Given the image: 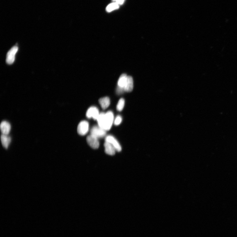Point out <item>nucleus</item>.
Instances as JSON below:
<instances>
[{
  "label": "nucleus",
  "instance_id": "obj_1",
  "mask_svg": "<svg viewBox=\"0 0 237 237\" xmlns=\"http://www.w3.org/2000/svg\"><path fill=\"white\" fill-rule=\"evenodd\" d=\"M98 125L106 131H108L111 128L114 121L113 112L109 111L106 113L102 112L97 118Z\"/></svg>",
  "mask_w": 237,
  "mask_h": 237
},
{
  "label": "nucleus",
  "instance_id": "obj_2",
  "mask_svg": "<svg viewBox=\"0 0 237 237\" xmlns=\"http://www.w3.org/2000/svg\"><path fill=\"white\" fill-rule=\"evenodd\" d=\"M106 134V131L99 126H94L91 130V135L96 137L98 139L104 137Z\"/></svg>",
  "mask_w": 237,
  "mask_h": 237
},
{
  "label": "nucleus",
  "instance_id": "obj_3",
  "mask_svg": "<svg viewBox=\"0 0 237 237\" xmlns=\"http://www.w3.org/2000/svg\"><path fill=\"white\" fill-rule=\"evenodd\" d=\"M18 50L17 46H14L11 48L8 52L6 56V62L8 64H12L14 62L15 55Z\"/></svg>",
  "mask_w": 237,
  "mask_h": 237
},
{
  "label": "nucleus",
  "instance_id": "obj_4",
  "mask_svg": "<svg viewBox=\"0 0 237 237\" xmlns=\"http://www.w3.org/2000/svg\"><path fill=\"white\" fill-rule=\"evenodd\" d=\"M89 127V123L87 121H83L80 122L77 129L78 134L81 135H85L88 131Z\"/></svg>",
  "mask_w": 237,
  "mask_h": 237
},
{
  "label": "nucleus",
  "instance_id": "obj_5",
  "mask_svg": "<svg viewBox=\"0 0 237 237\" xmlns=\"http://www.w3.org/2000/svg\"><path fill=\"white\" fill-rule=\"evenodd\" d=\"M100 114L99 110L96 107L92 106L87 110L86 116L88 118H92L94 120H97Z\"/></svg>",
  "mask_w": 237,
  "mask_h": 237
},
{
  "label": "nucleus",
  "instance_id": "obj_6",
  "mask_svg": "<svg viewBox=\"0 0 237 237\" xmlns=\"http://www.w3.org/2000/svg\"><path fill=\"white\" fill-rule=\"evenodd\" d=\"M87 142L89 146L94 149H97L98 148L100 143L98 139L92 135L88 136L87 137Z\"/></svg>",
  "mask_w": 237,
  "mask_h": 237
},
{
  "label": "nucleus",
  "instance_id": "obj_7",
  "mask_svg": "<svg viewBox=\"0 0 237 237\" xmlns=\"http://www.w3.org/2000/svg\"><path fill=\"white\" fill-rule=\"evenodd\" d=\"M105 142H108L111 144L116 149V151L120 152L122 150V148L120 145L117 140L112 135H108L106 137Z\"/></svg>",
  "mask_w": 237,
  "mask_h": 237
},
{
  "label": "nucleus",
  "instance_id": "obj_8",
  "mask_svg": "<svg viewBox=\"0 0 237 237\" xmlns=\"http://www.w3.org/2000/svg\"><path fill=\"white\" fill-rule=\"evenodd\" d=\"M1 130L3 135H8L10 132L11 129V125L9 122L4 121L2 122L1 126Z\"/></svg>",
  "mask_w": 237,
  "mask_h": 237
},
{
  "label": "nucleus",
  "instance_id": "obj_9",
  "mask_svg": "<svg viewBox=\"0 0 237 237\" xmlns=\"http://www.w3.org/2000/svg\"><path fill=\"white\" fill-rule=\"evenodd\" d=\"M104 145L105 151L106 154L110 155H113L115 154L116 151V149L111 144L105 142Z\"/></svg>",
  "mask_w": 237,
  "mask_h": 237
},
{
  "label": "nucleus",
  "instance_id": "obj_10",
  "mask_svg": "<svg viewBox=\"0 0 237 237\" xmlns=\"http://www.w3.org/2000/svg\"><path fill=\"white\" fill-rule=\"evenodd\" d=\"M133 79L131 76H128L127 82L124 87V90L126 92H130L133 89Z\"/></svg>",
  "mask_w": 237,
  "mask_h": 237
},
{
  "label": "nucleus",
  "instance_id": "obj_11",
  "mask_svg": "<svg viewBox=\"0 0 237 237\" xmlns=\"http://www.w3.org/2000/svg\"><path fill=\"white\" fill-rule=\"evenodd\" d=\"M98 101L103 109L105 110L108 108L110 105V100L108 97L101 98L99 99Z\"/></svg>",
  "mask_w": 237,
  "mask_h": 237
},
{
  "label": "nucleus",
  "instance_id": "obj_12",
  "mask_svg": "<svg viewBox=\"0 0 237 237\" xmlns=\"http://www.w3.org/2000/svg\"><path fill=\"white\" fill-rule=\"evenodd\" d=\"M127 78L128 75H127L125 74L122 75L118 79V86L124 89L126 82H127Z\"/></svg>",
  "mask_w": 237,
  "mask_h": 237
},
{
  "label": "nucleus",
  "instance_id": "obj_13",
  "mask_svg": "<svg viewBox=\"0 0 237 237\" xmlns=\"http://www.w3.org/2000/svg\"><path fill=\"white\" fill-rule=\"evenodd\" d=\"M1 140L2 146L7 149L11 142L10 137L8 135L2 134L1 136Z\"/></svg>",
  "mask_w": 237,
  "mask_h": 237
},
{
  "label": "nucleus",
  "instance_id": "obj_14",
  "mask_svg": "<svg viewBox=\"0 0 237 237\" xmlns=\"http://www.w3.org/2000/svg\"><path fill=\"white\" fill-rule=\"evenodd\" d=\"M120 5L115 2L110 4L106 7V11L107 12L110 13L112 11L117 10L119 8Z\"/></svg>",
  "mask_w": 237,
  "mask_h": 237
},
{
  "label": "nucleus",
  "instance_id": "obj_15",
  "mask_svg": "<svg viewBox=\"0 0 237 237\" xmlns=\"http://www.w3.org/2000/svg\"><path fill=\"white\" fill-rule=\"evenodd\" d=\"M125 101L123 98H121L118 101L117 105V109L118 111L121 112L123 109L125 105Z\"/></svg>",
  "mask_w": 237,
  "mask_h": 237
},
{
  "label": "nucleus",
  "instance_id": "obj_16",
  "mask_svg": "<svg viewBox=\"0 0 237 237\" xmlns=\"http://www.w3.org/2000/svg\"><path fill=\"white\" fill-rule=\"evenodd\" d=\"M122 121V118L120 116H118L116 118L114 122L115 125H120Z\"/></svg>",
  "mask_w": 237,
  "mask_h": 237
},
{
  "label": "nucleus",
  "instance_id": "obj_17",
  "mask_svg": "<svg viewBox=\"0 0 237 237\" xmlns=\"http://www.w3.org/2000/svg\"><path fill=\"white\" fill-rule=\"evenodd\" d=\"M124 91H125L124 89L120 87H117L116 90V92L118 94H121L122 93H123Z\"/></svg>",
  "mask_w": 237,
  "mask_h": 237
},
{
  "label": "nucleus",
  "instance_id": "obj_18",
  "mask_svg": "<svg viewBox=\"0 0 237 237\" xmlns=\"http://www.w3.org/2000/svg\"><path fill=\"white\" fill-rule=\"evenodd\" d=\"M113 2L117 3L119 5H122L123 4L125 0H112Z\"/></svg>",
  "mask_w": 237,
  "mask_h": 237
}]
</instances>
